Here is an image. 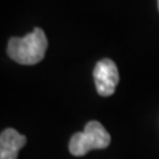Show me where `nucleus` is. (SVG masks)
<instances>
[{
	"label": "nucleus",
	"mask_w": 159,
	"mask_h": 159,
	"mask_svg": "<svg viewBox=\"0 0 159 159\" xmlns=\"http://www.w3.org/2000/svg\"><path fill=\"white\" fill-rule=\"evenodd\" d=\"M27 143V138L15 129H6L0 135V159H17L20 148Z\"/></svg>",
	"instance_id": "nucleus-4"
},
{
	"label": "nucleus",
	"mask_w": 159,
	"mask_h": 159,
	"mask_svg": "<svg viewBox=\"0 0 159 159\" xmlns=\"http://www.w3.org/2000/svg\"><path fill=\"white\" fill-rule=\"evenodd\" d=\"M158 9H159V0H158Z\"/></svg>",
	"instance_id": "nucleus-5"
},
{
	"label": "nucleus",
	"mask_w": 159,
	"mask_h": 159,
	"mask_svg": "<svg viewBox=\"0 0 159 159\" xmlns=\"http://www.w3.org/2000/svg\"><path fill=\"white\" fill-rule=\"evenodd\" d=\"M93 77L99 96L109 97L114 94L119 81V73L116 62L113 60L103 58L101 61H98L94 66Z\"/></svg>",
	"instance_id": "nucleus-3"
},
{
	"label": "nucleus",
	"mask_w": 159,
	"mask_h": 159,
	"mask_svg": "<svg viewBox=\"0 0 159 159\" xmlns=\"http://www.w3.org/2000/svg\"><path fill=\"white\" fill-rule=\"evenodd\" d=\"M48 40L41 28H34L24 37H12L8 41L7 53L21 65H34L45 56Z\"/></svg>",
	"instance_id": "nucleus-1"
},
{
	"label": "nucleus",
	"mask_w": 159,
	"mask_h": 159,
	"mask_svg": "<svg viewBox=\"0 0 159 159\" xmlns=\"http://www.w3.org/2000/svg\"><path fill=\"white\" fill-rule=\"evenodd\" d=\"M110 134L101 123L90 121L81 133L73 134L69 142V151L74 157H84L90 150H102L110 145Z\"/></svg>",
	"instance_id": "nucleus-2"
}]
</instances>
